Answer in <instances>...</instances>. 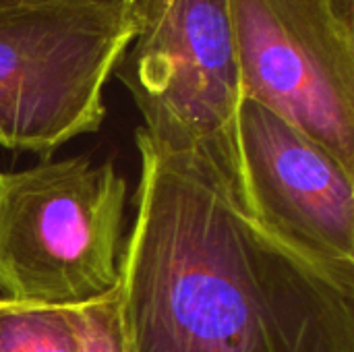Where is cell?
<instances>
[{
  "label": "cell",
  "mask_w": 354,
  "mask_h": 352,
  "mask_svg": "<svg viewBox=\"0 0 354 352\" xmlns=\"http://www.w3.org/2000/svg\"><path fill=\"white\" fill-rule=\"evenodd\" d=\"M116 288L124 352H354V290L276 241L207 158L141 129Z\"/></svg>",
  "instance_id": "cell-1"
},
{
  "label": "cell",
  "mask_w": 354,
  "mask_h": 352,
  "mask_svg": "<svg viewBox=\"0 0 354 352\" xmlns=\"http://www.w3.org/2000/svg\"><path fill=\"white\" fill-rule=\"evenodd\" d=\"M129 185L112 162L0 170V301L85 307L120 282Z\"/></svg>",
  "instance_id": "cell-2"
},
{
  "label": "cell",
  "mask_w": 354,
  "mask_h": 352,
  "mask_svg": "<svg viewBox=\"0 0 354 352\" xmlns=\"http://www.w3.org/2000/svg\"><path fill=\"white\" fill-rule=\"evenodd\" d=\"M139 0H0V145L50 156L100 131Z\"/></svg>",
  "instance_id": "cell-3"
},
{
  "label": "cell",
  "mask_w": 354,
  "mask_h": 352,
  "mask_svg": "<svg viewBox=\"0 0 354 352\" xmlns=\"http://www.w3.org/2000/svg\"><path fill=\"white\" fill-rule=\"evenodd\" d=\"M114 73L153 143L207 158L243 193V85L228 0H139L135 37Z\"/></svg>",
  "instance_id": "cell-4"
},
{
  "label": "cell",
  "mask_w": 354,
  "mask_h": 352,
  "mask_svg": "<svg viewBox=\"0 0 354 352\" xmlns=\"http://www.w3.org/2000/svg\"><path fill=\"white\" fill-rule=\"evenodd\" d=\"M243 98L354 172V23L336 0H228Z\"/></svg>",
  "instance_id": "cell-5"
},
{
  "label": "cell",
  "mask_w": 354,
  "mask_h": 352,
  "mask_svg": "<svg viewBox=\"0 0 354 352\" xmlns=\"http://www.w3.org/2000/svg\"><path fill=\"white\" fill-rule=\"evenodd\" d=\"M243 195L276 241L354 290V172L295 124L243 98Z\"/></svg>",
  "instance_id": "cell-6"
},
{
  "label": "cell",
  "mask_w": 354,
  "mask_h": 352,
  "mask_svg": "<svg viewBox=\"0 0 354 352\" xmlns=\"http://www.w3.org/2000/svg\"><path fill=\"white\" fill-rule=\"evenodd\" d=\"M89 305L35 307L0 301V352H87Z\"/></svg>",
  "instance_id": "cell-7"
},
{
  "label": "cell",
  "mask_w": 354,
  "mask_h": 352,
  "mask_svg": "<svg viewBox=\"0 0 354 352\" xmlns=\"http://www.w3.org/2000/svg\"><path fill=\"white\" fill-rule=\"evenodd\" d=\"M87 352H124L116 290L110 297L89 305Z\"/></svg>",
  "instance_id": "cell-8"
},
{
  "label": "cell",
  "mask_w": 354,
  "mask_h": 352,
  "mask_svg": "<svg viewBox=\"0 0 354 352\" xmlns=\"http://www.w3.org/2000/svg\"><path fill=\"white\" fill-rule=\"evenodd\" d=\"M336 2H338L342 15H344L348 21H353L354 23V0H336Z\"/></svg>",
  "instance_id": "cell-9"
}]
</instances>
